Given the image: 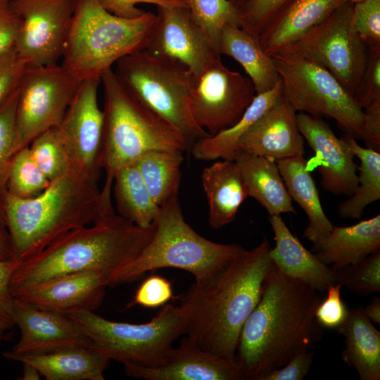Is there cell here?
<instances>
[{
  "label": "cell",
  "instance_id": "4dcf8cb0",
  "mask_svg": "<svg viewBox=\"0 0 380 380\" xmlns=\"http://www.w3.org/2000/svg\"><path fill=\"white\" fill-rule=\"evenodd\" d=\"M282 95L281 80L270 91L256 94L241 118L232 126L198 139L191 147L197 160H215L219 158L234 161L241 152L239 143L252 125Z\"/></svg>",
  "mask_w": 380,
  "mask_h": 380
},
{
  "label": "cell",
  "instance_id": "d6986e66",
  "mask_svg": "<svg viewBox=\"0 0 380 380\" xmlns=\"http://www.w3.org/2000/svg\"><path fill=\"white\" fill-rule=\"evenodd\" d=\"M108 277L96 270L60 275L17 294L13 299L30 306L65 315L94 311L103 302Z\"/></svg>",
  "mask_w": 380,
  "mask_h": 380
},
{
  "label": "cell",
  "instance_id": "f6af8a7d",
  "mask_svg": "<svg viewBox=\"0 0 380 380\" xmlns=\"http://www.w3.org/2000/svg\"><path fill=\"white\" fill-rule=\"evenodd\" d=\"M27 65L15 49L0 56V106L18 87Z\"/></svg>",
  "mask_w": 380,
  "mask_h": 380
},
{
  "label": "cell",
  "instance_id": "d590c367",
  "mask_svg": "<svg viewBox=\"0 0 380 380\" xmlns=\"http://www.w3.org/2000/svg\"><path fill=\"white\" fill-rule=\"evenodd\" d=\"M50 182L34 160L29 146L14 154L9 166L6 191L19 198H32L42 192Z\"/></svg>",
  "mask_w": 380,
  "mask_h": 380
},
{
  "label": "cell",
  "instance_id": "83f0119b",
  "mask_svg": "<svg viewBox=\"0 0 380 380\" xmlns=\"http://www.w3.org/2000/svg\"><path fill=\"white\" fill-rule=\"evenodd\" d=\"M234 161L248 196L256 200L270 216L296 213L275 160L241 151Z\"/></svg>",
  "mask_w": 380,
  "mask_h": 380
},
{
  "label": "cell",
  "instance_id": "f5cc1de1",
  "mask_svg": "<svg viewBox=\"0 0 380 380\" xmlns=\"http://www.w3.org/2000/svg\"><path fill=\"white\" fill-rule=\"evenodd\" d=\"M366 316L371 322L380 324V297L374 296L372 302L364 309Z\"/></svg>",
  "mask_w": 380,
  "mask_h": 380
},
{
  "label": "cell",
  "instance_id": "ac0fdd59",
  "mask_svg": "<svg viewBox=\"0 0 380 380\" xmlns=\"http://www.w3.org/2000/svg\"><path fill=\"white\" fill-rule=\"evenodd\" d=\"M130 377L144 380H243L235 361L205 350L185 337L156 362L125 367Z\"/></svg>",
  "mask_w": 380,
  "mask_h": 380
},
{
  "label": "cell",
  "instance_id": "c3c4849f",
  "mask_svg": "<svg viewBox=\"0 0 380 380\" xmlns=\"http://www.w3.org/2000/svg\"><path fill=\"white\" fill-rule=\"evenodd\" d=\"M313 357L314 353L311 350L301 352L283 367L266 374L260 380H302L310 371Z\"/></svg>",
  "mask_w": 380,
  "mask_h": 380
},
{
  "label": "cell",
  "instance_id": "7c38bea8",
  "mask_svg": "<svg viewBox=\"0 0 380 380\" xmlns=\"http://www.w3.org/2000/svg\"><path fill=\"white\" fill-rule=\"evenodd\" d=\"M80 82L62 65H27L18 86L15 153L59 125Z\"/></svg>",
  "mask_w": 380,
  "mask_h": 380
},
{
  "label": "cell",
  "instance_id": "603a6c76",
  "mask_svg": "<svg viewBox=\"0 0 380 380\" xmlns=\"http://www.w3.org/2000/svg\"><path fill=\"white\" fill-rule=\"evenodd\" d=\"M269 222L275 241L269 256L279 272L319 292L335 283L334 270L304 247L280 216H270Z\"/></svg>",
  "mask_w": 380,
  "mask_h": 380
},
{
  "label": "cell",
  "instance_id": "6f0895ef",
  "mask_svg": "<svg viewBox=\"0 0 380 380\" xmlns=\"http://www.w3.org/2000/svg\"><path fill=\"white\" fill-rule=\"evenodd\" d=\"M350 2L353 3V4H355L356 2H358V1H360L362 0H348Z\"/></svg>",
  "mask_w": 380,
  "mask_h": 380
},
{
  "label": "cell",
  "instance_id": "836d02e7",
  "mask_svg": "<svg viewBox=\"0 0 380 380\" xmlns=\"http://www.w3.org/2000/svg\"><path fill=\"white\" fill-rule=\"evenodd\" d=\"M183 153L151 151L134 163L155 202L160 207L178 196Z\"/></svg>",
  "mask_w": 380,
  "mask_h": 380
},
{
  "label": "cell",
  "instance_id": "f907efd6",
  "mask_svg": "<svg viewBox=\"0 0 380 380\" xmlns=\"http://www.w3.org/2000/svg\"><path fill=\"white\" fill-rule=\"evenodd\" d=\"M364 124L362 140L366 147L380 151V103L363 110Z\"/></svg>",
  "mask_w": 380,
  "mask_h": 380
},
{
  "label": "cell",
  "instance_id": "ffe728a7",
  "mask_svg": "<svg viewBox=\"0 0 380 380\" xmlns=\"http://www.w3.org/2000/svg\"><path fill=\"white\" fill-rule=\"evenodd\" d=\"M13 319L20 336L12 349L3 354L6 358L91 343L68 315L39 309L14 300Z\"/></svg>",
  "mask_w": 380,
  "mask_h": 380
},
{
  "label": "cell",
  "instance_id": "e0dca14e",
  "mask_svg": "<svg viewBox=\"0 0 380 380\" xmlns=\"http://www.w3.org/2000/svg\"><path fill=\"white\" fill-rule=\"evenodd\" d=\"M296 120L302 136L315 153L306 160V169L317 170L325 191L351 196L357 184L358 166L344 138H338L319 117L300 112Z\"/></svg>",
  "mask_w": 380,
  "mask_h": 380
},
{
  "label": "cell",
  "instance_id": "60d3db41",
  "mask_svg": "<svg viewBox=\"0 0 380 380\" xmlns=\"http://www.w3.org/2000/svg\"><path fill=\"white\" fill-rule=\"evenodd\" d=\"M353 97L362 110L380 103V48L368 47L366 65Z\"/></svg>",
  "mask_w": 380,
  "mask_h": 380
},
{
  "label": "cell",
  "instance_id": "1f68e13d",
  "mask_svg": "<svg viewBox=\"0 0 380 380\" xmlns=\"http://www.w3.org/2000/svg\"><path fill=\"white\" fill-rule=\"evenodd\" d=\"M113 187L119 215L141 227L155 223L160 207L152 198L135 163L117 171Z\"/></svg>",
  "mask_w": 380,
  "mask_h": 380
},
{
  "label": "cell",
  "instance_id": "e575fe53",
  "mask_svg": "<svg viewBox=\"0 0 380 380\" xmlns=\"http://www.w3.org/2000/svg\"><path fill=\"white\" fill-rule=\"evenodd\" d=\"M195 23L219 53L221 34L227 26L240 27L239 10L229 0H182Z\"/></svg>",
  "mask_w": 380,
  "mask_h": 380
},
{
  "label": "cell",
  "instance_id": "2e32d148",
  "mask_svg": "<svg viewBox=\"0 0 380 380\" xmlns=\"http://www.w3.org/2000/svg\"><path fill=\"white\" fill-rule=\"evenodd\" d=\"M156 7V19L144 49L182 65L194 75L220 57L186 6Z\"/></svg>",
  "mask_w": 380,
  "mask_h": 380
},
{
  "label": "cell",
  "instance_id": "8d00e7d4",
  "mask_svg": "<svg viewBox=\"0 0 380 380\" xmlns=\"http://www.w3.org/2000/svg\"><path fill=\"white\" fill-rule=\"evenodd\" d=\"M29 148L34 160L50 182L71 169L68 153L56 127L37 136Z\"/></svg>",
  "mask_w": 380,
  "mask_h": 380
},
{
  "label": "cell",
  "instance_id": "9a60e30c",
  "mask_svg": "<svg viewBox=\"0 0 380 380\" xmlns=\"http://www.w3.org/2000/svg\"><path fill=\"white\" fill-rule=\"evenodd\" d=\"M100 78L80 82L56 128L67 149L71 169L99 182L104 114L98 103Z\"/></svg>",
  "mask_w": 380,
  "mask_h": 380
},
{
  "label": "cell",
  "instance_id": "7dc6e473",
  "mask_svg": "<svg viewBox=\"0 0 380 380\" xmlns=\"http://www.w3.org/2000/svg\"><path fill=\"white\" fill-rule=\"evenodd\" d=\"M108 12L120 18H136L146 11L137 7L139 4H149L156 6H186L182 0H97Z\"/></svg>",
  "mask_w": 380,
  "mask_h": 380
},
{
  "label": "cell",
  "instance_id": "d4e9b609",
  "mask_svg": "<svg viewBox=\"0 0 380 380\" xmlns=\"http://www.w3.org/2000/svg\"><path fill=\"white\" fill-rule=\"evenodd\" d=\"M316 256L337 270L380 251V215L347 227L333 226L329 234L312 246Z\"/></svg>",
  "mask_w": 380,
  "mask_h": 380
},
{
  "label": "cell",
  "instance_id": "52a82bcc",
  "mask_svg": "<svg viewBox=\"0 0 380 380\" xmlns=\"http://www.w3.org/2000/svg\"><path fill=\"white\" fill-rule=\"evenodd\" d=\"M156 14L127 19L106 11L97 0H72V15L62 65L80 82L100 78L122 57L144 49Z\"/></svg>",
  "mask_w": 380,
  "mask_h": 380
},
{
  "label": "cell",
  "instance_id": "7bdbcfd3",
  "mask_svg": "<svg viewBox=\"0 0 380 380\" xmlns=\"http://www.w3.org/2000/svg\"><path fill=\"white\" fill-rule=\"evenodd\" d=\"M341 287L338 283L329 285L326 298L321 299L315 310V319L324 329H336L347 317L348 310L341 299Z\"/></svg>",
  "mask_w": 380,
  "mask_h": 380
},
{
  "label": "cell",
  "instance_id": "30bf717a",
  "mask_svg": "<svg viewBox=\"0 0 380 380\" xmlns=\"http://www.w3.org/2000/svg\"><path fill=\"white\" fill-rule=\"evenodd\" d=\"M271 56L280 77L282 95L296 111L334 119L346 134L362 139L364 111L332 74L284 49Z\"/></svg>",
  "mask_w": 380,
  "mask_h": 380
},
{
  "label": "cell",
  "instance_id": "cb8c5ba5",
  "mask_svg": "<svg viewBox=\"0 0 380 380\" xmlns=\"http://www.w3.org/2000/svg\"><path fill=\"white\" fill-rule=\"evenodd\" d=\"M6 359L31 364L46 380H104L110 361L91 343Z\"/></svg>",
  "mask_w": 380,
  "mask_h": 380
},
{
  "label": "cell",
  "instance_id": "5b68a950",
  "mask_svg": "<svg viewBox=\"0 0 380 380\" xmlns=\"http://www.w3.org/2000/svg\"><path fill=\"white\" fill-rule=\"evenodd\" d=\"M104 94V121L100 166L106 172L101 193L111 202L115 173L151 151L184 153L189 147L181 132L132 96L113 68L101 77Z\"/></svg>",
  "mask_w": 380,
  "mask_h": 380
},
{
  "label": "cell",
  "instance_id": "680465c9",
  "mask_svg": "<svg viewBox=\"0 0 380 380\" xmlns=\"http://www.w3.org/2000/svg\"><path fill=\"white\" fill-rule=\"evenodd\" d=\"M1 337V336H0V338Z\"/></svg>",
  "mask_w": 380,
  "mask_h": 380
},
{
  "label": "cell",
  "instance_id": "277c9868",
  "mask_svg": "<svg viewBox=\"0 0 380 380\" xmlns=\"http://www.w3.org/2000/svg\"><path fill=\"white\" fill-rule=\"evenodd\" d=\"M98 182L70 169L34 197L5 191L3 206L14 259L25 260L70 231L115 213Z\"/></svg>",
  "mask_w": 380,
  "mask_h": 380
},
{
  "label": "cell",
  "instance_id": "f35d334b",
  "mask_svg": "<svg viewBox=\"0 0 380 380\" xmlns=\"http://www.w3.org/2000/svg\"><path fill=\"white\" fill-rule=\"evenodd\" d=\"M18 87L0 106V194L6 190L9 166L15 154Z\"/></svg>",
  "mask_w": 380,
  "mask_h": 380
},
{
  "label": "cell",
  "instance_id": "7a4b0ae2",
  "mask_svg": "<svg viewBox=\"0 0 380 380\" xmlns=\"http://www.w3.org/2000/svg\"><path fill=\"white\" fill-rule=\"evenodd\" d=\"M264 239L245 248L213 279L194 282L180 298L187 312L185 338L199 348L235 361L241 330L258 304L272 267Z\"/></svg>",
  "mask_w": 380,
  "mask_h": 380
},
{
  "label": "cell",
  "instance_id": "9c48e42d",
  "mask_svg": "<svg viewBox=\"0 0 380 380\" xmlns=\"http://www.w3.org/2000/svg\"><path fill=\"white\" fill-rule=\"evenodd\" d=\"M68 315L96 349L124 367L158 361L184 335L187 323V312L181 304H165L149 322L142 324L109 320L93 311Z\"/></svg>",
  "mask_w": 380,
  "mask_h": 380
},
{
  "label": "cell",
  "instance_id": "8fae6325",
  "mask_svg": "<svg viewBox=\"0 0 380 380\" xmlns=\"http://www.w3.org/2000/svg\"><path fill=\"white\" fill-rule=\"evenodd\" d=\"M353 4L346 1L284 49L325 68L353 96L366 65L368 47L353 27Z\"/></svg>",
  "mask_w": 380,
  "mask_h": 380
},
{
  "label": "cell",
  "instance_id": "db71d44e",
  "mask_svg": "<svg viewBox=\"0 0 380 380\" xmlns=\"http://www.w3.org/2000/svg\"><path fill=\"white\" fill-rule=\"evenodd\" d=\"M23 364V375L20 380H39L41 374L37 369L27 362H22Z\"/></svg>",
  "mask_w": 380,
  "mask_h": 380
},
{
  "label": "cell",
  "instance_id": "4fadbf2b",
  "mask_svg": "<svg viewBox=\"0 0 380 380\" xmlns=\"http://www.w3.org/2000/svg\"><path fill=\"white\" fill-rule=\"evenodd\" d=\"M255 96L250 78L229 70L218 57L194 75L189 106L198 125L213 135L235 124Z\"/></svg>",
  "mask_w": 380,
  "mask_h": 380
},
{
  "label": "cell",
  "instance_id": "6da1fadb",
  "mask_svg": "<svg viewBox=\"0 0 380 380\" xmlns=\"http://www.w3.org/2000/svg\"><path fill=\"white\" fill-rule=\"evenodd\" d=\"M318 292L272 264L239 337L235 362L245 379L260 380L321 340L324 329L315 317Z\"/></svg>",
  "mask_w": 380,
  "mask_h": 380
},
{
  "label": "cell",
  "instance_id": "3957f363",
  "mask_svg": "<svg viewBox=\"0 0 380 380\" xmlns=\"http://www.w3.org/2000/svg\"><path fill=\"white\" fill-rule=\"evenodd\" d=\"M155 228V223L141 227L115 213L70 231L37 255L18 261L10 278L11 294L13 298L39 283L81 271L96 270L109 279L141 253Z\"/></svg>",
  "mask_w": 380,
  "mask_h": 380
},
{
  "label": "cell",
  "instance_id": "11a10c76",
  "mask_svg": "<svg viewBox=\"0 0 380 380\" xmlns=\"http://www.w3.org/2000/svg\"><path fill=\"white\" fill-rule=\"evenodd\" d=\"M0 228L6 229V219L4 211L2 195L0 194Z\"/></svg>",
  "mask_w": 380,
  "mask_h": 380
},
{
  "label": "cell",
  "instance_id": "ba28073f",
  "mask_svg": "<svg viewBox=\"0 0 380 380\" xmlns=\"http://www.w3.org/2000/svg\"><path fill=\"white\" fill-rule=\"evenodd\" d=\"M114 70L127 91L177 129L191 148L210 134L198 125L189 106L194 75L182 65L139 50L119 59Z\"/></svg>",
  "mask_w": 380,
  "mask_h": 380
},
{
  "label": "cell",
  "instance_id": "bcb514c9",
  "mask_svg": "<svg viewBox=\"0 0 380 380\" xmlns=\"http://www.w3.org/2000/svg\"><path fill=\"white\" fill-rule=\"evenodd\" d=\"M17 262L15 259L0 261V335L15 326L13 319L14 300L10 292L9 281Z\"/></svg>",
  "mask_w": 380,
  "mask_h": 380
},
{
  "label": "cell",
  "instance_id": "9f6ffc18",
  "mask_svg": "<svg viewBox=\"0 0 380 380\" xmlns=\"http://www.w3.org/2000/svg\"><path fill=\"white\" fill-rule=\"evenodd\" d=\"M239 11L249 0H229Z\"/></svg>",
  "mask_w": 380,
  "mask_h": 380
},
{
  "label": "cell",
  "instance_id": "8992f818",
  "mask_svg": "<svg viewBox=\"0 0 380 380\" xmlns=\"http://www.w3.org/2000/svg\"><path fill=\"white\" fill-rule=\"evenodd\" d=\"M154 234L132 261L109 277L108 286L133 282L146 273L175 268L191 273L195 282L208 281L220 272L244 248L220 243L198 234L185 221L178 196L160 206Z\"/></svg>",
  "mask_w": 380,
  "mask_h": 380
},
{
  "label": "cell",
  "instance_id": "44dd1931",
  "mask_svg": "<svg viewBox=\"0 0 380 380\" xmlns=\"http://www.w3.org/2000/svg\"><path fill=\"white\" fill-rule=\"evenodd\" d=\"M296 111L283 95L243 135L240 151L274 160L305 153Z\"/></svg>",
  "mask_w": 380,
  "mask_h": 380
},
{
  "label": "cell",
  "instance_id": "d6a6232c",
  "mask_svg": "<svg viewBox=\"0 0 380 380\" xmlns=\"http://www.w3.org/2000/svg\"><path fill=\"white\" fill-rule=\"evenodd\" d=\"M355 156L360 162L357 184L353 193L338 207L343 218L360 219L365 208L380 198V153L363 147L350 134L343 137Z\"/></svg>",
  "mask_w": 380,
  "mask_h": 380
},
{
  "label": "cell",
  "instance_id": "ab89813d",
  "mask_svg": "<svg viewBox=\"0 0 380 380\" xmlns=\"http://www.w3.org/2000/svg\"><path fill=\"white\" fill-rule=\"evenodd\" d=\"M351 21L367 47L380 48V0H362L353 4Z\"/></svg>",
  "mask_w": 380,
  "mask_h": 380
},
{
  "label": "cell",
  "instance_id": "816d5d0a",
  "mask_svg": "<svg viewBox=\"0 0 380 380\" xmlns=\"http://www.w3.org/2000/svg\"><path fill=\"white\" fill-rule=\"evenodd\" d=\"M13 252L7 229L0 228V261L13 260Z\"/></svg>",
  "mask_w": 380,
  "mask_h": 380
},
{
  "label": "cell",
  "instance_id": "681fc988",
  "mask_svg": "<svg viewBox=\"0 0 380 380\" xmlns=\"http://www.w3.org/2000/svg\"><path fill=\"white\" fill-rule=\"evenodd\" d=\"M19 26L11 0H0V56L15 49Z\"/></svg>",
  "mask_w": 380,
  "mask_h": 380
},
{
  "label": "cell",
  "instance_id": "f1b7e54d",
  "mask_svg": "<svg viewBox=\"0 0 380 380\" xmlns=\"http://www.w3.org/2000/svg\"><path fill=\"white\" fill-rule=\"evenodd\" d=\"M345 338L343 361L356 370L361 380L380 379V332L359 306L348 310L336 329Z\"/></svg>",
  "mask_w": 380,
  "mask_h": 380
},
{
  "label": "cell",
  "instance_id": "ee69618b",
  "mask_svg": "<svg viewBox=\"0 0 380 380\" xmlns=\"http://www.w3.org/2000/svg\"><path fill=\"white\" fill-rule=\"evenodd\" d=\"M173 297L171 283L159 275L146 278L137 289L129 307L135 305L153 308L163 306Z\"/></svg>",
  "mask_w": 380,
  "mask_h": 380
},
{
  "label": "cell",
  "instance_id": "74e56055",
  "mask_svg": "<svg viewBox=\"0 0 380 380\" xmlns=\"http://www.w3.org/2000/svg\"><path fill=\"white\" fill-rule=\"evenodd\" d=\"M335 283L360 296L380 292V251L363 259L333 270Z\"/></svg>",
  "mask_w": 380,
  "mask_h": 380
},
{
  "label": "cell",
  "instance_id": "b9f144b4",
  "mask_svg": "<svg viewBox=\"0 0 380 380\" xmlns=\"http://www.w3.org/2000/svg\"><path fill=\"white\" fill-rule=\"evenodd\" d=\"M289 0H249L239 11L240 27L258 37L272 17Z\"/></svg>",
  "mask_w": 380,
  "mask_h": 380
},
{
  "label": "cell",
  "instance_id": "4316f807",
  "mask_svg": "<svg viewBox=\"0 0 380 380\" xmlns=\"http://www.w3.org/2000/svg\"><path fill=\"white\" fill-rule=\"evenodd\" d=\"M288 193L303 210L308 219L303 236L313 246L322 241L333 224L322 208L315 180L305 167L303 156H296L276 160Z\"/></svg>",
  "mask_w": 380,
  "mask_h": 380
},
{
  "label": "cell",
  "instance_id": "7402d4cb",
  "mask_svg": "<svg viewBox=\"0 0 380 380\" xmlns=\"http://www.w3.org/2000/svg\"><path fill=\"white\" fill-rule=\"evenodd\" d=\"M348 1L289 0L259 34V44L271 56L299 39Z\"/></svg>",
  "mask_w": 380,
  "mask_h": 380
},
{
  "label": "cell",
  "instance_id": "484cf974",
  "mask_svg": "<svg viewBox=\"0 0 380 380\" xmlns=\"http://www.w3.org/2000/svg\"><path fill=\"white\" fill-rule=\"evenodd\" d=\"M201 178L209 208V225L221 229L234 220L248 197L245 182L235 162L226 160L204 168Z\"/></svg>",
  "mask_w": 380,
  "mask_h": 380
},
{
  "label": "cell",
  "instance_id": "5bb4252c",
  "mask_svg": "<svg viewBox=\"0 0 380 380\" xmlns=\"http://www.w3.org/2000/svg\"><path fill=\"white\" fill-rule=\"evenodd\" d=\"M20 26L15 51L27 65L58 64L62 58L72 0H11Z\"/></svg>",
  "mask_w": 380,
  "mask_h": 380
},
{
  "label": "cell",
  "instance_id": "f546056e",
  "mask_svg": "<svg viewBox=\"0 0 380 380\" xmlns=\"http://www.w3.org/2000/svg\"><path fill=\"white\" fill-rule=\"evenodd\" d=\"M219 53L232 58L243 67L256 94L271 90L280 80L272 57L262 49L258 37L239 26H227L223 30Z\"/></svg>",
  "mask_w": 380,
  "mask_h": 380
}]
</instances>
